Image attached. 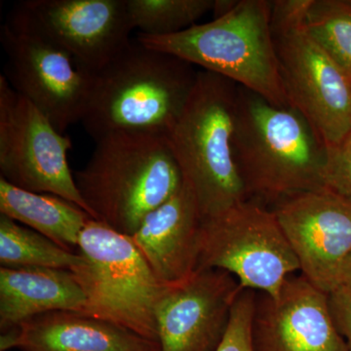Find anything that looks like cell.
<instances>
[{
	"mask_svg": "<svg viewBox=\"0 0 351 351\" xmlns=\"http://www.w3.org/2000/svg\"><path fill=\"white\" fill-rule=\"evenodd\" d=\"M272 211L302 274L331 294L351 262V200L322 189L284 198Z\"/></svg>",
	"mask_w": 351,
	"mask_h": 351,
	"instance_id": "obj_12",
	"label": "cell"
},
{
	"mask_svg": "<svg viewBox=\"0 0 351 351\" xmlns=\"http://www.w3.org/2000/svg\"><path fill=\"white\" fill-rule=\"evenodd\" d=\"M304 29L351 78L350 0H311Z\"/></svg>",
	"mask_w": 351,
	"mask_h": 351,
	"instance_id": "obj_20",
	"label": "cell"
},
{
	"mask_svg": "<svg viewBox=\"0 0 351 351\" xmlns=\"http://www.w3.org/2000/svg\"><path fill=\"white\" fill-rule=\"evenodd\" d=\"M75 179L92 218L132 237L145 217L176 195L184 177L167 136L113 133L95 141Z\"/></svg>",
	"mask_w": 351,
	"mask_h": 351,
	"instance_id": "obj_3",
	"label": "cell"
},
{
	"mask_svg": "<svg viewBox=\"0 0 351 351\" xmlns=\"http://www.w3.org/2000/svg\"><path fill=\"white\" fill-rule=\"evenodd\" d=\"M0 212L71 252L78 250L83 228L93 219L82 207L63 197L25 191L1 178Z\"/></svg>",
	"mask_w": 351,
	"mask_h": 351,
	"instance_id": "obj_18",
	"label": "cell"
},
{
	"mask_svg": "<svg viewBox=\"0 0 351 351\" xmlns=\"http://www.w3.org/2000/svg\"><path fill=\"white\" fill-rule=\"evenodd\" d=\"M341 286H345L351 291V262L343 271Z\"/></svg>",
	"mask_w": 351,
	"mask_h": 351,
	"instance_id": "obj_25",
	"label": "cell"
},
{
	"mask_svg": "<svg viewBox=\"0 0 351 351\" xmlns=\"http://www.w3.org/2000/svg\"><path fill=\"white\" fill-rule=\"evenodd\" d=\"M216 0H126L133 29L147 36H168L196 25L213 11Z\"/></svg>",
	"mask_w": 351,
	"mask_h": 351,
	"instance_id": "obj_21",
	"label": "cell"
},
{
	"mask_svg": "<svg viewBox=\"0 0 351 351\" xmlns=\"http://www.w3.org/2000/svg\"><path fill=\"white\" fill-rule=\"evenodd\" d=\"M147 47L216 73L278 107H291L271 29V3L239 0L211 22L168 36L138 34Z\"/></svg>",
	"mask_w": 351,
	"mask_h": 351,
	"instance_id": "obj_4",
	"label": "cell"
},
{
	"mask_svg": "<svg viewBox=\"0 0 351 351\" xmlns=\"http://www.w3.org/2000/svg\"><path fill=\"white\" fill-rule=\"evenodd\" d=\"M309 4L271 1V29L289 103L330 149L351 132V78L304 31Z\"/></svg>",
	"mask_w": 351,
	"mask_h": 351,
	"instance_id": "obj_7",
	"label": "cell"
},
{
	"mask_svg": "<svg viewBox=\"0 0 351 351\" xmlns=\"http://www.w3.org/2000/svg\"><path fill=\"white\" fill-rule=\"evenodd\" d=\"M208 269L225 270L242 289L272 298L301 270L274 212L250 200L203 219L197 270Z\"/></svg>",
	"mask_w": 351,
	"mask_h": 351,
	"instance_id": "obj_8",
	"label": "cell"
},
{
	"mask_svg": "<svg viewBox=\"0 0 351 351\" xmlns=\"http://www.w3.org/2000/svg\"><path fill=\"white\" fill-rule=\"evenodd\" d=\"M242 290L234 276L214 269L167 286L156 308L160 351H216Z\"/></svg>",
	"mask_w": 351,
	"mask_h": 351,
	"instance_id": "obj_13",
	"label": "cell"
},
{
	"mask_svg": "<svg viewBox=\"0 0 351 351\" xmlns=\"http://www.w3.org/2000/svg\"><path fill=\"white\" fill-rule=\"evenodd\" d=\"M86 298L71 270L0 267V331L54 311L83 313Z\"/></svg>",
	"mask_w": 351,
	"mask_h": 351,
	"instance_id": "obj_17",
	"label": "cell"
},
{
	"mask_svg": "<svg viewBox=\"0 0 351 351\" xmlns=\"http://www.w3.org/2000/svg\"><path fill=\"white\" fill-rule=\"evenodd\" d=\"M5 23L64 50L88 75L117 56L133 31L126 0H25Z\"/></svg>",
	"mask_w": 351,
	"mask_h": 351,
	"instance_id": "obj_10",
	"label": "cell"
},
{
	"mask_svg": "<svg viewBox=\"0 0 351 351\" xmlns=\"http://www.w3.org/2000/svg\"><path fill=\"white\" fill-rule=\"evenodd\" d=\"M71 147L69 136L0 75V178L25 191L60 196L89 213L69 167Z\"/></svg>",
	"mask_w": 351,
	"mask_h": 351,
	"instance_id": "obj_9",
	"label": "cell"
},
{
	"mask_svg": "<svg viewBox=\"0 0 351 351\" xmlns=\"http://www.w3.org/2000/svg\"><path fill=\"white\" fill-rule=\"evenodd\" d=\"M0 43L7 61L3 75L11 87L50 120L60 133L82 121L89 75L68 53L6 23Z\"/></svg>",
	"mask_w": 351,
	"mask_h": 351,
	"instance_id": "obj_11",
	"label": "cell"
},
{
	"mask_svg": "<svg viewBox=\"0 0 351 351\" xmlns=\"http://www.w3.org/2000/svg\"><path fill=\"white\" fill-rule=\"evenodd\" d=\"M15 348L22 351H160L158 341L73 311H54L17 328Z\"/></svg>",
	"mask_w": 351,
	"mask_h": 351,
	"instance_id": "obj_16",
	"label": "cell"
},
{
	"mask_svg": "<svg viewBox=\"0 0 351 351\" xmlns=\"http://www.w3.org/2000/svg\"><path fill=\"white\" fill-rule=\"evenodd\" d=\"M84 258L54 241L25 228L5 215L0 216V265L1 267H46L73 270Z\"/></svg>",
	"mask_w": 351,
	"mask_h": 351,
	"instance_id": "obj_19",
	"label": "cell"
},
{
	"mask_svg": "<svg viewBox=\"0 0 351 351\" xmlns=\"http://www.w3.org/2000/svg\"><path fill=\"white\" fill-rule=\"evenodd\" d=\"M325 186L351 200V132L341 144L327 149Z\"/></svg>",
	"mask_w": 351,
	"mask_h": 351,
	"instance_id": "obj_23",
	"label": "cell"
},
{
	"mask_svg": "<svg viewBox=\"0 0 351 351\" xmlns=\"http://www.w3.org/2000/svg\"><path fill=\"white\" fill-rule=\"evenodd\" d=\"M193 66L132 40L89 75L80 123L94 141L122 132L167 136L195 85Z\"/></svg>",
	"mask_w": 351,
	"mask_h": 351,
	"instance_id": "obj_1",
	"label": "cell"
},
{
	"mask_svg": "<svg viewBox=\"0 0 351 351\" xmlns=\"http://www.w3.org/2000/svg\"><path fill=\"white\" fill-rule=\"evenodd\" d=\"M202 223L195 196L184 182L130 237L164 286L184 282L197 271Z\"/></svg>",
	"mask_w": 351,
	"mask_h": 351,
	"instance_id": "obj_15",
	"label": "cell"
},
{
	"mask_svg": "<svg viewBox=\"0 0 351 351\" xmlns=\"http://www.w3.org/2000/svg\"><path fill=\"white\" fill-rule=\"evenodd\" d=\"M329 302L337 328L345 339L348 351H351V291L339 286L329 294Z\"/></svg>",
	"mask_w": 351,
	"mask_h": 351,
	"instance_id": "obj_24",
	"label": "cell"
},
{
	"mask_svg": "<svg viewBox=\"0 0 351 351\" xmlns=\"http://www.w3.org/2000/svg\"><path fill=\"white\" fill-rule=\"evenodd\" d=\"M78 253L84 262L71 271L86 298L82 314L158 341L156 308L167 286L157 280L131 237L91 219Z\"/></svg>",
	"mask_w": 351,
	"mask_h": 351,
	"instance_id": "obj_6",
	"label": "cell"
},
{
	"mask_svg": "<svg viewBox=\"0 0 351 351\" xmlns=\"http://www.w3.org/2000/svg\"><path fill=\"white\" fill-rule=\"evenodd\" d=\"M261 294L252 326L254 351H348L329 294L304 274L289 276L276 298Z\"/></svg>",
	"mask_w": 351,
	"mask_h": 351,
	"instance_id": "obj_14",
	"label": "cell"
},
{
	"mask_svg": "<svg viewBox=\"0 0 351 351\" xmlns=\"http://www.w3.org/2000/svg\"><path fill=\"white\" fill-rule=\"evenodd\" d=\"M257 295L255 291L243 289L233 304L230 324L221 345L216 351H254L252 326Z\"/></svg>",
	"mask_w": 351,
	"mask_h": 351,
	"instance_id": "obj_22",
	"label": "cell"
},
{
	"mask_svg": "<svg viewBox=\"0 0 351 351\" xmlns=\"http://www.w3.org/2000/svg\"><path fill=\"white\" fill-rule=\"evenodd\" d=\"M233 149L248 197L277 203L326 189L327 147L307 120L240 86Z\"/></svg>",
	"mask_w": 351,
	"mask_h": 351,
	"instance_id": "obj_2",
	"label": "cell"
},
{
	"mask_svg": "<svg viewBox=\"0 0 351 351\" xmlns=\"http://www.w3.org/2000/svg\"><path fill=\"white\" fill-rule=\"evenodd\" d=\"M237 89L223 76L199 71L167 135L203 219L249 200L233 149Z\"/></svg>",
	"mask_w": 351,
	"mask_h": 351,
	"instance_id": "obj_5",
	"label": "cell"
}]
</instances>
